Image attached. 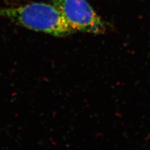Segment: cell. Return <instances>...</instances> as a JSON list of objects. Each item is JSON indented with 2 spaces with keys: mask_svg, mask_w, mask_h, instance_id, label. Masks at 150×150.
Listing matches in <instances>:
<instances>
[{
  "mask_svg": "<svg viewBox=\"0 0 150 150\" xmlns=\"http://www.w3.org/2000/svg\"><path fill=\"white\" fill-rule=\"evenodd\" d=\"M0 17L33 31L56 36H67L75 32L56 7L43 3L0 8Z\"/></svg>",
  "mask_w": 150,
  "mask_h": 150,
  "instance_id": "1",
  "label": "cell"
},
{
  "mask_svg": "<svg viewBox=\"0 0 150 150\" xmlns=\"http://www.w3.org/2000/svg\"><path fill=\"white\" fill-rule=\"evenodd\" d=\"M56 7L75 31L102 33L103 23L86 0H54Z\"/></svg>",
  "mask_w": 150,
  "mask_h": 150,
  "instance_id": "2",
  "label": "cell"
}]
</instances>
